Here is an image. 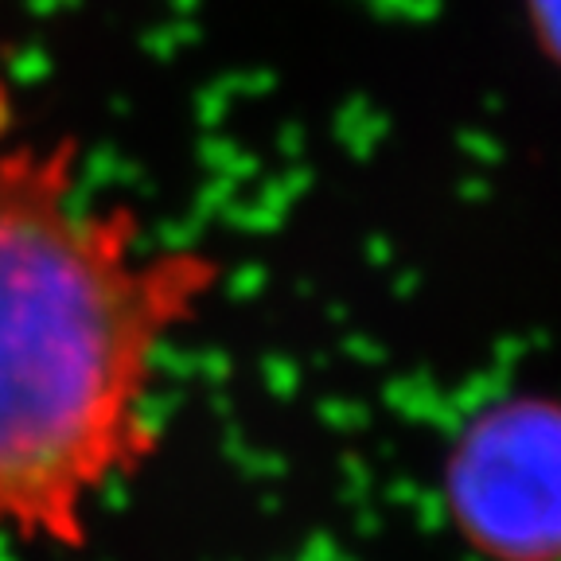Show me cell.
Returning <instances> with one entry per match:
<instances>
[{
  "instance_id": "2",
  "label": "cell",
  "mask_w": 561,
  "mask_h": 561,
  "mask_svg": "<svg viewBox=\"0 0 561 561\" xmlns=\"http://www.w3.org/2000/svg\"><path fill=\"white\" fill-rule=\"evenodd\" d=\"M9 122H12V110H9V90L0 87V149L9 145Z\"/></svg>"
},
{
  "instance_id": "1",
  "label": "cell",
  "mask_w": 561,
  "mask_h": 561,
  "mask_svg": "<svg viewBox=\"0 0 561 561\" xmlns=\"http://www.w3.org/2000/svg\"><path fill=\"white\" fill-rule=\"evenodd\" d=\"M215 265L90 195L67 145L0 149V538L82 546L157 453L152 386Z\"/></svg>"
}]
</instances>
